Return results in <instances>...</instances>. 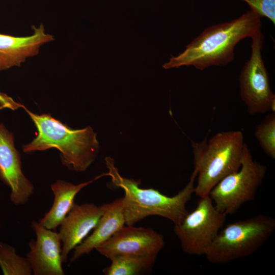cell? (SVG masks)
Instances as JSON below:
<instances>
[{"mask_svg": "<svg viewBox=\"0 0 275 275\" xmlns=\"http://www.w3.org/2000/svg\"><path fill=\"white\" fill-rule=\"evenodd\" d=\"M266 170L265 165L253 158L245 143L240 169L219 181L208 195L220 212L226 215L233 214L243 204L254 199Z\"/></svg>", "mask_w": 275, "mask_h": 275, "instance_id": "8992f818", "label": "cell"}, {"mask_svg": "<svg viewBox=\"0 0 275 275\" xmlns=\"http://www.w3.org/2000/svg\"><path fill=\"white\" fill-rule=\"evenodd\" d=\"M109 203L97 206L93 203L74 204L60 225L62 243V258L66 262L70 252L81 243L94 229Z\"/></svg>", "mask_w": 275, "mask_h": 275, "instance_id": "7c38bea8", "label": "cell"}, {"mask_svg": "<svg viewBox=\"0 0 275 275\" xmlns=\"http://www.w3.org/2000/svg\"><path fill=\"white\" fill-rule=\"evenodd\" d=\"M105 161L113 184L124 192L122 203L126 225H134L152 215L163 217L176 225L188 213L186 206L194 194L195 170L184 188L170 197L153 188H141L140 181L122 176L111 157H106Z\"/></svg>", "mask_w": 275, "mask_h": 275, "instance_id": "7a4b0ae2", "label": "cell"}, {"mask_svg": "<svg viewBox=\"0 0 275 275\" xmlns=\"http://www.w3.org/2000/svg\"><path fill=\"white\" fill-rule=\"evenodd\" d=\"M261 16L253 9L237 18L206 28L176 57L163 64L165 69L194 66L203 70L226 65L234 59V48L242 40L251 37L261 28Z\"/></svg>", "mask_w": 275, "mask_h": 275, "instance_id": "6da1fadb", "label": "cell"}, {"mask_svg": "<svg viewBox=\"0 0 275 275\" xmlns=\"http://www.w3.org/2000/svg\"><path fill=\"white\" fill-rule=\"evenodd\" d=\"M0 267L5 275L33 273L27 257L18 255L14 247L2 241H0Z\"/></svg>", "mask_w": 275, "mask_h": 275, "instance_id": "e0dca14e", "label": "cell"}, {"mask_svg": "<svg viewBox=\"0 0 275 275\" xmlns=\"http://www.w3.org/2000/svg\"><path fill=\"white\" fill-rule=\"evenodd\" d=\"M23 108L38 130L32 142L23 146L25 153L57 148L60 151L62 164L77 172L86 171L94 162L99 145L97 134L91 127L73 129L53 118L50 114L38 115L25 106Z\"/></svg>", "mask_w": 275, "mask_h": 275, "instance_id": "3957f363", "label": "cell"}, {"mask_svg": "<svg viewBox=\"0 0 275 275\" xmlns=\"http://www.w3.org/2000/svg\"><path fill=\"white\" fill-rule=\"evenodd\" d=\"M14 135L0 124V180L10 189V199L16 206L25 204L33 194L34 186L23 174Z\"/></svg>", "mask_w": 275, "mask_h": 275, "instance_id": "30bf717a", "label": "cell"}, {"mask_svg": "<svg viewBox=\"0 0 275 275\" xmlns=\"http://www.w3.org/2000/svg\"><path fill=\"white\" fill-rule=\"evenodd\" d=\"M157 255H116L109 258L111 264L103 269L105 275H135L149 270Z\"/></svg>", "mask_w": 275, "mask_h": 275, "instance_id": "2e32d148", "label": "cell"}, {"mask_svg": "<svg viewBox=\"0 0 275 275\" xmlns=\"http://www.w3.org/2000/svg\"><path fill=\"white\" fill-rule=\"evenodd\" d=\"M254 135L265 154L275 159V113L270 112L256 126Z\"/></svg>", "mask_w": 275, "mask_h": 275, "instance_id": "ac0fdd59", "label": "cell"}, {"mask_svg": "<svg viewBox=\"0 0 275 275\" xmlns=\"http://www.w3.org/2000/svg\"><path fill=\"white\" fill-rule=\"evenodd\" d=\"M105 176H108L107 173L77 184L62 180H57L50 186L54 197L52 205L38 223L48 229H56L71 209L77 194L87 185Z\"/></svg>", "mask_w": 275, "mask_h": 275, "instance_id": "9a60e30c", "label": "cell"}, {"mask_svg": "<svg viewBox=\"0 0 275 275\" xmlns=\"http://www.w3.org/2000/svg\"><path fill=\"white\" fill-rule=\"evenodd\" d=\"M33 33L28 36H13L0 33V71L20 66L29 57L36 56L41 46L54 40L45 33L42 23L32 25Z\"/></svg>", "mask_w": 275, "mask_h": 275, "instance_id": "4fadbf2b", "label": "cell"}, {"mask_svg": "<svg viewBox=\"0 0 275 275\" xmlns=\"http://www.w3.org/2000/svg\"><path fill=\"white\" fill-rule=\"evenodd\" d=\"M274 230L275 219L262 214L229 224L219 231L205 256L215 264L245 257L259 249Z\"/></svg>", "mask_w": 275, "mask_h": 275, "instance_id": "5b68a950", "label": "cell"}, {"mask_svg": "<svg viewBox=\"0 0 275 275\" xmlns=\"http://www.w3.org/2000/svg\"><path fill=\"white\" fill-rule=\"evenodd\" d=\"M244 144L240 130L220 132L208 141L192 142L197 196L208 195L219 181L240 169Z\"/></svg>", "mask_w": 275, "mask_h": 275, "instance_id": "277c9868", "label": "cell"}, {"mask_svg": "<svg viewBox=\"0 0 275 275\" xmlns=\"http://www.w3.org/2000/svg\"><path fill=\"white\" fill-rule=\"evenodd\" d=\"M251 54L239 77L240 95L249 114L275 112V95L262 56L264 36L259 30L252 37Z\"/></svg>", "mask_w": 275, "mask_h": 275, "instance_id": "ba28073f", "label": "cell"}, {"mask_svg": "<svg viewBox=\"0 0 275 275\" xmlns=\"http://www.w3.org/2000/svg\"><path fill=\"white\" fill-rule=\"evenodd\" d=\"M24 106L19 102H16L7 94L0 92V109L9 108L16 110L19 108H23Z\"/></svg>", "mask_w": 275, "mask_h": 275, "instance_id": "ffe728a7", "label": "cell"}, {"mask_svg": "<svg viewBox=\"0 0 275 275\" xmlns=\"http://www.w3.org/2000/svg\"><path fill=\"white\" fill-rule=\"evenodd\" d=\"M164 244L163 236L152 229L125 225L95 250L109 259L121 255H157Z\"/></svg>", "mask_w": 275, "mask_h": 275, "instance_id": "9c48e42d", "label": "cell"}, {"mask_svg": "<svg viewBox=\"0 0 275 275\" xmlns=\"http://www.w3.org/2000/svg\"><path fill=\"white\" fill-rule=\"evenodd\" d=\"M36 238L30 241L27 258L35 275H64L61 239L59 232L33 221Z\"/></svg>", "mask_w": 275, "mask_h": 275, "instance_id": "8fae6325", "label": "cell"}, {"mask_svg": "<svg viewBox=\"0 0 275 275\" xmlns=\"http://www.w3.org/2000/svg\"><path fill=\"white\" fill-rule=\"evenodd\" d=\"M226 216L217 210L209 195L200 198L195 209L174 225V231L183 251L190 255H205L225 226Z\"/></svg>", "mask_w": 275, "mask_h": 275, "instance_id": "52a82bcc", "label": "cell"}, {"mask_svg": "<svg viewBox=\"0 0 275 275\" xmlns=\"http://www.w3.org/2000/svg\"><path fill=\"white\" fill-rule=\"evenodd\" d=\"M246 2L250 8L256 11L262 17L269 19L275 24V0H242Z\"/></svg>", "mask_w": 275, "mask_h": 275, "instance_id": "d6986e66", "label": "cell"}, {"mask_svg": "<svg viewBox=\"0 0 275 275\" xmlns=\"http://www.w3.org/2000/svg\"><path fill=\"white\" fill-rule=\"evenodd\" d=\"M122 198L109 203L92 234L74 249L70 263L84 255H88L106 241L125 225Z\"/></svg>", "mask_w": 275, "mask_h": 275, "instance_id": "5bb4252c", "label": "cell"}]
</instances>
